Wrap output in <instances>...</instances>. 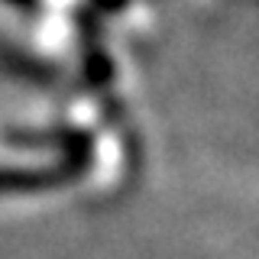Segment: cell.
<instances>
[{
	"mask_svg": "<svg viewBox=\"0 0 259 259\" xmlns=\"http://www.w3.org/2000/svg\"><path fill=\"white\" fill-rule=\"evenodd\" d=\"M71 172H0V191H36L49 188V185H62V178H68Z\"/></svg>",
	"mask_w": 259,
	"mask_h": 259,
	"instance_id": "cell-1",
	"label": "cell"
}]
</instances>
